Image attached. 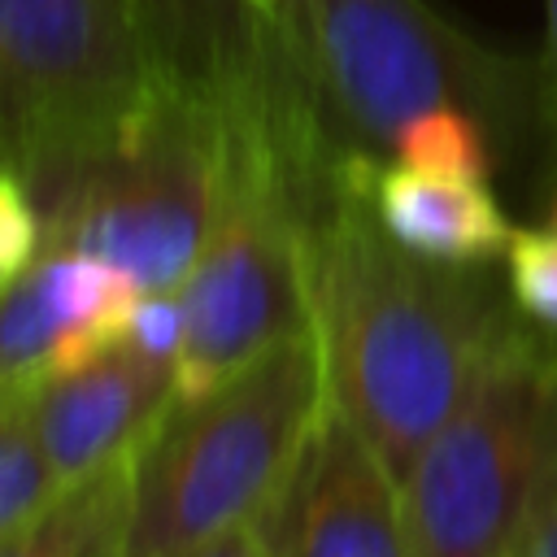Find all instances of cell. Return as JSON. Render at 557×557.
<instances>
[{
    "label": "cell",
    "instance_id": "obj_1",
    "mask_svg": "<svg viewBox=\"0 0 557 557\" xmlns=\"http://www.w3.org/2000/svg\"><path fill=\"white\" fill-rule=\"evenodd\" d=\"M374 161L352 157L313 205L305 287L326 400L405 479L509 313V292L483 265L400 248L374 213Z\"/></svg>",
    "mask_w": 557,
    "mask_h": 557
},
{
    "label": "cell",
    "instance_id": "obj_2",
    "mask_svg": "<svg viewBox=\"0 0 557 557\" xmlns=\"http://www.w3.org/2000/svg\"><path fill=\"white\" fill-rule=\"evenodd\" d=\"M270 13L331 144L348 157L396 161L431 113L479 117L505 165L548 139L544 61L474 39L431 0H283Z\"/></svg>",
    "mask_w": 557,
    "mask_h": 557
},
{
    "label": "cell",
    "instance_id": "obj_3",
    "mask_svg": "<svg viewBox=\"0 0 557 557\" xmlns=\"http://www.w3.org/2000/svg\"><path fill=\"white\" fill-rule=\"evenodd\" d=\"M326 400L322 352L296 331L205 392L178 396L135 444L126 557H174L261 513Z\"/></svg>",
    "mask_w": 557,
    "mask_h": 557
},
{
    "label": "cell",
    "instance_id": "obj_4",
    "mask_svg": "<svg viewBox=\"0 0 557 557\" xmlns=\"http://www.w3.org/2000/svg\"><path fill=\"white\" fill-rule=\"evenodd\" d=\"M553 474L557 331L509 305L457 405L400 479L409 557H509Z\"/></svg>",
    "mask_w": 557,
    "mask_h": 557
},
{
    "label": "cell",
    "instance_id": "obj_5",
    "mask_svg": "<svg viewBox=\"0 0 557 557\" xmlns=\"http://www.w3.org/2000/svg\"><path fill=\"white\" fill-rule=\"evenodd\" d=\"M170 74L131 0H0V157L39 213L113 152Z\"/></svg>",
    "mask_w": 557,
    "mask_h": 557
},
{
    "label": "cell",
    "instance_id": "obj_6",
    "mask_svg": "<svg viewBox=\"0 0 557 557\" xmlns=\"http://www.w3.org/2000/svg\"><path fill=\"white\" fill-rule=\"evenodd\" d=\"M222 161L218 87L165 78L126 139L44 209V248L91 252L144 292H178L213 231Z\"/></svg>",
    "mask_w": 557,
    "mask_h": 557
},
{
    "label": "cell",
    "instance_id": "obj_7",
    "mask_svg": "<svg viewBox=\"0 0 557 557\" xmlns=\"http://www.w3.org/2000/svg\"><path fill=\"white\" fill-rule=\"evenodd\" d=\"M252 531L270 557H409L405 483L361 426L322 400Z\"/></svg>",
    "mask_w": 557,
    "mask_h": 557
},
{
    "label": "cell",
    "instance_id": "obj_8",
    "mask_svg": "<svg viewBox=\"0 0 557 557\" xmlns=\"http://www.w3.org/2000/svg\"><path fill=\"white\" fill-rule=\"evenodd\" d=\"M0 292V392L30 387L122 344L144 296L122 270L78 248H44Z\"/></svg>",
    "mask_w": 557,
    "mask_h": 557
},
{
    "label": "cell",
    "instance_id": "obj_9",
    "mask_svg": "<svg viewBox=\"0 0 557 557\" xmlns=\"http://www.w3.org/2000/svg\"><path fill=\"white\" fill-rule=\"evenodd\" d=\"M178 392L174 361L148 357L135 344H113L100 357L48 374L30 387L0 392L17 396L61 474V483L131 453L144 431Z\"/></svg>",
    "mask_w": 557,
    "mask_h": 557
},
{
    "label": "cell",
    "instance_id": "obj_10",
    "mask_svg": "<svg viewBox=\"0 0 557 557\" xmlns=\"http://www.w3.org/2000/svg\"><path fill=\"white\" fill-rule=\"evenodd\" d=\"M374 213L400 248L448 265H487L509 252L518 231L483 178L400 161L374 170Z\"/></svg>",
    "mask_w": 557,
    "mask_h": 557
},
{
    "label": "cell",
    "instance_id": "obj_11",
    "mask_svg": "<svg viewBox=\"0 0 557 557\" xmlns=\"http://www.w3.org/2000/svg\"><path fill=\"white\" fill-rule=\"evenodd\" d=\"M135 448L70 479L48 509L0 535V557H126Z\"/></svg>",
    "mask_w": 557,
    "mask_h": 557
},
{
    "label": "cell",
    "instance_id": "obj_12",
    "mask_svg": "<svg viewBox=\"0 0 557 557\" xmlns=\"http://www.w3.org/2000/svg\"><path fill=\"white\" fill-rule=\"evenodd\" d=\"M135 17L170 78L222 87L235 78L261 39L252 0H131Z\"/></svg>",
    "mask_w": 557,
    "mask_h": 557
},
{
    "label": "cell",
    "instance_id": "obj_13",
    "mask_svg": "<svg viewBox=\"0 0 557 557\" xmlns=\"http://www.w3.org/2000/svg\"><path fill=\"white\" fill-rule=\"evenodd\" d=\"M61 474L17 396H0V535L30 522L61 492Z\"/></svg>",
    "mask_w": 557,
    "mask_h": 557
},
{
    "label": "cell",
    "instance_id": "obj_14",
    "mask_svg": "<svg viewBox=\"0 0 557 557\" xmlns=\"http://www.w3.org/2000/svg\"><path fill=\"white\" fill-rule=\"evenodd\" d=\"M505 292L509 305L544 331H557V231L553 226H518L509 239Z\"/></svg>",
    "mask_w": 557,
    "mask_h": 557
},
{
    "label": "cell",
    "instance_id": "obj_15",
    "mask_svg": "<svg viewBox=\"0 0 557 557\" xmlns=\"http://www.w3.org/2000/svg\"><path fill=\"white\" fill-rule=\"evenodd\" d=\"M44 244L48 226L35 196L13 174H0V283L17 278L44 252Z\"/></svg>",
    "mask_w": 557,
    "mask_h": 557
},
{
    "label": "cell",
    "instance_id": "obj_16",
    "mask_svg": "<svg viewBox=\"0 0 557 557\" xmlns=\"http://www.w3.org/2000/svg\"><path fill=\"white\" fill-rule=\"evenodd\" d=\"M509 557H557V474L531 505L518 540L509 544Z\"/></svg>",
    "mask_w": 557,
    "mask_h": 557
},
{
    "label": "cell",
    "instance_id": "obj_17",
    "mask_svg": "<svg viewBox=\"0 0 557 557\" xmlns=\"http://www.w3.org/2000/svg\"><path fill=\"white\" fill-rule=\"evenodd\" d=\"M544 109H548V148L557 170V0H544Z\"/></svg>",
    "mask_w": 557,
    "mask_h": 557
},
{
    "label": "cell",
    "instance_id": "obj_18",
    "mask_svg": "<svg viewBox=\"0 0 557 557\" xmlns=\"http://www.w3.org/2000/svg\"><path fill=\"white\" fill-rule=\"evenodd\" d=\"M174 557H270V553H265L261 535L252 531V522H244V527H231L213 540H200V544H191Z\"/></svg>",
    "mask_w": 557,
    "mask_h": 557
},
{
    "label": "cell",
    "instance_id": "obj_19",
    "mask_svg": "<svg viewBox=\"0 0 557 557\" xmlns=\"http://www.w3.org/2000/svg\"><path fill=\"white\" fill-rule=\"evenodd\" d=\"M548 226L557 231V191H553V205H548Z\"/></svg>",
    "mask_w": 557,
    "mask_h": 557
},
{
    "label": "cell",
    "instance_id": "obj_20",
    "mask_svg": "<svg viewBox=\"0 0 557 557\" xmlns=\"http://www.w3.org/2000/svg\"><path fill=\"white\" fill-rule=\"evenodd\" d=\"M252 4H257V9H261V13H270V9H278V4H283V0H252Z\"/></svg>",
    "mask_w": 557,
    "mask_h": 557
}]
</instances>
